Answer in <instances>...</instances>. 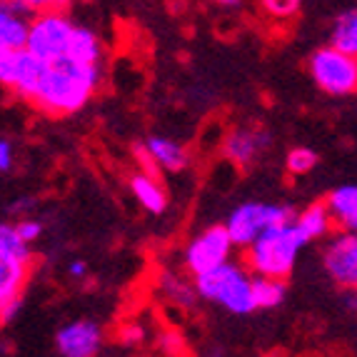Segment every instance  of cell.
Instances as JSON below:
<instances>
[{"mask_svg": "<svg viewBox=\"0 0 357 357\" xmlns=\"http://www.w3.org/2000/svg\"><path fill=\"white\" fill-rule=\"evenodd\" d=\"M273 145V135L265 128H238L222 140V155L240 170H248L255 160H260Z\"/></svg>", "mask_w": 357, "mask_h": 357, "instance_id": "cell-9", "label": "cell"}, {"mask_svg": "<svg viewBox=\"0 0 357 357\" xmlns=\"http://www.w3.org/2000/svg\"><path fill=\"white\" fill-rule=\"evenodd\" d=\"M155 345L162 355H188V342L175 328H162L155 337Z\"/></svg>", "mask_w": 357, "mask_h": 357, "instance_id": "cell-24", "label": "cell"}, {"mask_svg": "<svg viewBox=\"0 0 357 357\" xmlns=\"http://www.w3.org/2000/svg\"><path fill=\"white\" fill-rule=\"evenodd\" d=\"M68 55L77 63H88V66H100L102 58V43L100 38L90 28L75 25L70 36V45H68Z\"/></svg>", "mask_w": 357, "mask_h": 357, "instance_id": "cell-17", "label": "cell"}, {"mask_svg": "<svg viewBox=\"0 0 357 357\" xmlns=\"http://www.w3.org/2000/svg\"><path fill=\"white\" fill-rule=\"evenodd\" d=\"M295 222H298L300 232L305 235L307 243L310 240L325 238V235L335 227L333 213H330L328 203H315V205H310V208H305L303 213L295 218Z\"/></svg>", "mask_w": 357, "mask_h": 357, "instance_id": "cell-18", "label": "cell"}, {"mask_svg": "<svg viewBox=\"0 0 357 357\" xmlns=\"http://www.w3.org/2000/svg\"><path fill=\"white\" fill-rule=\"evenodd\" d=\"M0 3H6V0H0Z\"/></svg>", "mask_w": 357, "mask_h": 357, "instance_id": "cell-36", "label": "cell"}, {"mask_svg": "<svg viewBox=\"0 0 357 357\" xmlns=\"http://www.w3.org/2000/svg\"><path fill=\"white\" fill-rule=\"evenodd\" d=\"M30 18L33 15H30L23 0H6V3H0V45L25 48Z\"/></svg>", "mask_w": 357, "mask_h": 357, "instance_id": "cell-11", "label": "cell"}, {"mask_svg": "<svg viewBox=\"0 0 357 357\" xmlns=\"http://www.w3.org/2000/svg\"><path fill=\"white\" fill-rule=\"evenodd\" d=\"M45 70H48V60L38 58V55H33L28 48H23L20 50V58H18V68H15V83H13V90H15L23 100L33 102L38 96V90H40Z\"/></svg>", "mask_w": 357, "mask_h": 357, "instance_id": "cell-12", "label": "cell"}, {"mask_svg": "<svg viewBox=\"0 0 357 357\" xmlns=\"http://www.w3.org/2000/svg\"><path fill=\"white\" fill-rule=\"evenodd\" d=\"M100 85V66L77 63L70 55L50 60L33 105L48 115H73L83 110Z\"/></svg>", "mask_w": 357, "mask_h": 357, "instance_id": "cell-1", "label": "cell"}, {"mask_svg": "<svg viewBox=\"0 0 357 357\" xmlns=\"http://www.w3.org/2000/svg\"><path fill=\"white\" fill-rule=\"evenodd\" d=\"M85 262H80V260H75V262H70V270H68V273H70V278H83L85 275Z\"/></svg>", "mask_w": 357, "mask_h": 357, "instance_id": "cell-33", "label": "cell"}, {"mask_svg": "<svg viewBox=\"0 0 357 357\" xmlns=\"http://www.w3.org/2000/svg\"><path fill=\"white\" fill-rule=\"evenodd\" d=\"M252 295H255L257 310H273L285 303L287 285L282 278H268V275H255L252 278Z\"/></svg>", "mask_w": 357, "mask_h": 357, "instance_id": "cell-19", "label": "cell"}, {"mask_svg": "<svg viewBox=\"0 0 357 357\" xmlns=\"http://www.w3.org/2000/svg\"><path fill=\"white\" fill-rule=\"evenodd\" d=\"M195 290L203 300L222 305L232 315H250L252 310H257L252 278L230 260L195 275Z\"/></svg>", "mask_w": 357, "mask_h": 357, "instance_id": "cell-3", "label": "cell"}, {"mask_svg": "<svg viewBox=\"0 0 357 357\" xmlns=\"http://www.w3.org/2000/svg\"><path fill=\"white\" fill-rule=\"evenodd\" d=\"M307 245L305 235L300 232L298 222H282L260 232L248 248H245V260L248 268L255 275H268V278H282L292 273L298 255Z\"/></svg>", "mask_w": 357, "mask_h": 357, "instance_id": "cell-2", "label": "cell"}, {"mask_svg": "<svg viewBox=\"0 0 357 357\" xmlns=\"http://www.w3.org/2000/svg\"><path fill=\"white\" fill-rule=\"evenodd\" d=\"M322 265L340 287H357V232L342 230L322 252Z\"/></svg>", "mask_w": 357, "mask_h": 357, "instance_id": "cell-8", "label": "cell"}, {"mask_svg": "<svg viewBox=\"0 0 357 357\" xmlns=\"http://www.w3.org/2000/svg\"><path fill=\"white\" fill-rule=\"evenodd\" d=\"M120 345L126 347H140L145 342V328L140 322H126L123 328L118 330Z\"/></svg>", "mask_w": 357, "mask_h": 357, "instance_id": "cell-27", "label": "cell"}, {"mask_svg": "<svg viewBox=\"0 0 357 357\" xmlns=\"http://www.w3.org/2000/svg\"><path fill=\"white\" fill-rule=\"evenodd\" d=\"M328 208L340 230L357 232V185H342L328 195Z\"/></svg>", "mask_w": 357, "mask_h": 357, "instance_id": "cell-15", "label": "cell"}, {"mask_svg": "<svg viewBox=\"0 0 357 357\" xmlns=\"http://www.w3.org/2000/svg\"><path fill=\"white\" fill-rule=\"evenodd\" d=\"M18 310H20V300H13V303H8L6 307L0 310V320H3V322H10L13 317L18 315Z\"/></svg>", "mask_w": 357, "mask_h": 357, "instance_id": "cell-32", "label": "cell"}, {"mask_svg": "<svg viewBox=\"0 0 357 357\" xmlns=\"http://www.w3.org/2000/svg\"><path fill=\"white\" fill-rule=\"evenodd\" d=\"M145 148L150 150L153 160L158 162L160 170H167V173H180L188 167L190 162V155L185 150V145H180L178 140H170V137L162 135H153L145 140Z\"/></svg>", "mask_w": 357, "mask_h": 357, "instance_id": "cell-14", "label": "cell"}, {"mask_svg": "<svg viewBox=\"0 0 357 357\" xmlns=\"http://www.w3.org/2000/svg\"><path fill=\"white\" fill-rule=\"evenodd\" d=\"M30 278V260L0 257V310L13 300H20Z\"/></svg>", "mask_w": 357, "mask_h": 357, "instance_id": "cell-13", "label": "cell"}, {"mask_svg": "<svg viewBox=\"0 0 357 357\" xmlns=\"http://www.w3.org/2000/svg\"><path fill=\"white\" fill-rule=\"evenodd\" d=\"M15 227H18V235H20V238H23L28 245H30V243H36V240L43 235V225H40L38 220H20Z\"/></svg>", "mask_w": 357, "mask_h": 357, "instance_id": "cell-29", "label": "cell"}, {"mask_svg": "<svg viewBox=\"0 0 357 357\" xmlns=\"http://www.w3.org/2000/svg\"><path fill=\"white\" fill-rule=\"evenodd\" d=\"M73 28H75V23L63 10L33 13L25 48L33 55H38V58L48 60V63L50 60H58L63 55H68Z\"/></svg>", "mask_w": 357, "mask_h": 357, "instance_id": "cell-6", "label": "cell"}, {"mask_svg": "<svg viewBox=\"0 0 357 357\" xmlns=\"http://www.w3.org/2000/svg\"><path fill=\"white\" fill-rule=\"evenodd\" d=\"M218 6H227V8H235V6H240V0H215Z\"/></svg>", "mask_w": 357, "mask_h": 357, "instance_id": "cell-34", "label": "cell"}, {"mask_svg": "<svg viewBox=\"0 0 357 357\" xmlns=\"http://www.w3.org/2000/svg\"><path fill=\"white\" fill-rule=\"evenodd\" d=\"M135 155L137 158H140V170H143V173H150V175H155V178H158V175H160V167H158V162L153 160V155H150V150L145 148V143L143 145H137L135 148Z\"/></svg>", "mask_w": 357, "mask_h": 357, "instance_id": "cell-30", "label": "cell"}, {"mask_svg": "<svg viewBox=\"0 0 357 357\" xmlns=\"http://www.w3.org/2000/svg\"><path fill=\"white\" fill-rule=\"evenodd\" d=\"M25 8L30 13H40V10H66L70 6V0H23Z\"/></svg>", "mask_w": 357, "mask_h": 357, "instance_id": "cell-28", "label": "cell"}, {"mask_svg": "<svg viewBox=\"0 0 357 357\" xmlns=\"http://www.w3.org/2000/svg\"><path fill=\"white\" fill-rule=\"evenodd\" d=\"M23 48H8V45H0V85L13 90L15 83V68H18V58Z\"/></svg>", "mask_w": 357, "mask_h": 357, "instance_id": "cell-25", "label": "cell"}, {"mask_svg": "<svg viewBox=\"0 0 357 357\" xmlns=\"http://www.w3.org/2000/svg\"><path fill=\"white\" fill-rule=\"evenodd\" d=\"M55 347L63 357H96L102 350V328L96 320H75L58 330Z\"/></svg>", "mask_w": 357, "mask_h": 357, "instance_id": "cell-10", "label": "cell"}, {"mask_svg": "<svg viewBox=\"0 0 357 357\" xmlns=\"http://www.w3.org/2000/svg\"><path fill=\"white\" fill-rule=\"evenodd\" d=\"M0 257L30 260V245L18 235V227L0 222Z\"/></svg>", "mask_w": 357, "mask_h": 357, "instance_id": "cell-22", "label": "cell"}, {"mask_svg": "<svg viewBox=\"0 0 357 357\" xmlns=\"http://www.w3.org/2000/svg\"><path fill=\"white\" fill-rule=\"evenodd\" d=\"M298 218L290 205H275V203H243L232 210L227 218L225 227L230 232L235 248H248L252 240L273 225L292 222Z\"/></svg>", "mask_w": 357, "mask_h": 357, "instance_id": "cell-5", "label": "cell"}, {"mask_svg": "<svg viewBox=\"0 0 357 357\" xmlns=\"http://www.w3.org/2000/svg\"><path fill=\"white\" fill-rule=\"evenodd\" d=\"M307 70L315 85L328 96H352L357 93V58L335 45L317 48L310 55Z\"/></svg>", "mask_w": 357, "mask_h": 357, "instance_id": "cell-4", "label": "cell"}, {"mask_svg": "<svg viewBox=\"0 0 357 357\" xmlns=\"http://www.w3.org/2000/svg\"><path fill=\"white\" fill-rule=\"evenodd\" d=\"M13 167V148L8 140H0V173H8Z\"/></svg>", "mask_w": 357, "mask_h": 357, "instance_id": "cell-31", "label": "cell"}, {"mask_svg": "<svg viewBox=\"0 0 357 357\" xmlns=\"http://www.w3.org/2000/svg\"><path fill=\"white\" fill-rule=\"evenodd\" d=\"M130 190L132 195L137 197V203L143 205L148 213L153 215H162L167 210V195L165 190H162L160 180L155 178V175L150 173H135L130 178Z\"/></svg>", "mask_w": 357, "mask_h": 357, "instance_id": "cell-16", "label": "cell"}, {"mask_svg": "<svg viewBox=\"0 0 357 357\" xmlns=\"http://www.w3.org/2000/svg\"><path fill=\"white\" fill-rule=\"evenodd\" d=\"M260 8L273 20H290L300 13V0H260Z\"/></svg>", "mask_w": 357, "mask_h": 357, "instance_id": "cell-26", "label": "cell"}, {"mask_svg": "<svg viewBox=\"0 0 357 357\" xmlns=\"http://www.w3.org/2000/svg\"><path fill=\"white\" fill-rule=\"evenodd\" d=\"M158 287H160L162 292H165V298L170 300V303L175 305H183V307H190L192 303H195V282H188L183 280L180 275L175 273H162L160 275V280H158Z\"/></svg>", "mask_w": 357, "mask_h": 357, "instance_id": "cell-21", "label": "cell"}, {"mask_svg": "<svg viewBox=\"0 0 357 357\" xmlns=\"http://www.w3.org/2000/svg\"><path fill=\"white\" fill-rule=\"evenodd\" d=\"M317 165V153L310 148H292L285 158V167L290 175H305Z\"/></svg>", "mask_w": 357, "mask_h": 357, "instance_id": "cell-23", "label": "cell"}, {"mask_svg": "<svg viewBox=\"0 0 357 357\" xmlns=\"http://www.w3.org/2000/svg\"><path fill=\"white\" fill-rule=\"evenodd\" d=\"M330 45L357 58V10H345L337 15L330 30Z\"/></svg>", "mask_w": 357, "mask_h": 357, "instance_id": "cell-20", "label": "cell"}, {"mask_svg": "<svg viewBox=\"0 0 357 357\" xmlns=\"http://www.w3.org/2000/svg\"><path fill=\"white\" fill-rule=\"evenodd\" d=\"M355 305H357V287H355Z\"/></svg>", "mask_w": 357, "mask_h": 357, "instance_id": "cell-35", "label": "cell"}, {"mask_svg": "<svg viewBox=\"0 0 357 357\" xmlns=\"http://www.w3.org/2000/svg\"><path fill=\"white\" fill-rule=\"evenodd\" d=\"M232 248H235V243H232L227 227L210 225L203 232H197L195 238L188 243V248H185V268L195 278V275L205 273L210 268H218V265L230 260Z\"/></svg>", "mask_w": 357, "mask_h": 357, "instance_id": "cell-7", "label": "cell"}]
</instances>
